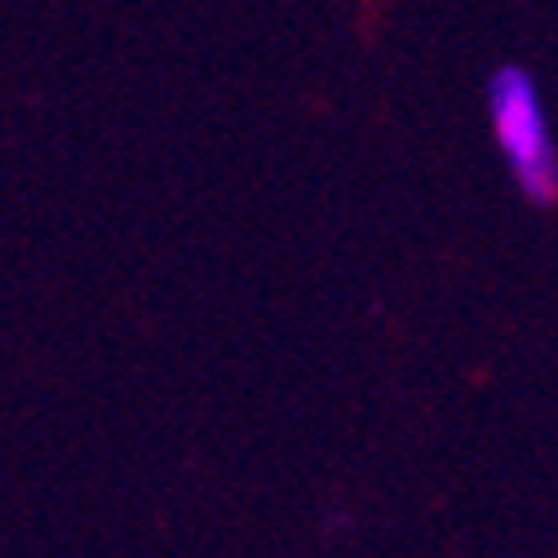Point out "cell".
<instances>
[{
    "mask_svg": "<svg viewBox=\"0 0 558 558\" xmlns=\"http://www.w3.org/2000/svg\"><path fill=\"white\" fill-rule=\"evenodd\" d=\"M487 120H493V137L523 199L536 208L558 204V147H554L536 81L523 66H501L487 81Z\"/></svg>",
    "mask_w": 558,
    "mask_h": 558,
    "instance_id": "obj_1",
    "label": "cell"
}]
</instances>
